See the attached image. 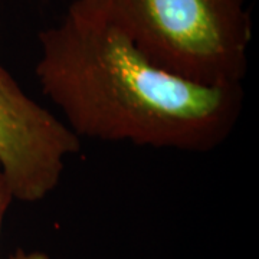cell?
<instances>
[{
    "label": "cell",
    "instance_id": "obj_1",
    "mask_svg": "<svg viewBox=\"0 0 259 259\" xmlns=\"http://www.w3.org/2000/svg\"><path fill=\"white\" fill-rule=\"evenodd\" d=\"M45 97L78 139L210 153L242 117V85H203L151 62L91 0H74L39 33Z\"/></svg>",
    "mask_w": 259,
    "mask_h": 259
},
{
    "label": "cell",
    "instance_id": "obj_2",
    "mask_svg": "<svg viewBox=\"0 0 259 259\" xmlns=\"http://www.w3.org/2000/svg\"><path fill=\"white\" fill-rule=\"evenodd\" d=\"M151 62L203 85H242L252 37L246 0H91Z\"/></svg>",
    "mask_w": 259,
    "mask_h": 259
},
{
    "label": "cell",
    "instance_id": "obj_3",
    "mask_svg": "<svg viewBox=\"0 0 259 259\" xmlns=\"http://www.w3.org/2000/svg\"><path fill=\"white\" fill-rule=\"evenodd\" d=\"M81 140L23 91L0 62V167L13 200L35 203L59 186Z\"/></svg>",
    "mask_w": 259,
    "mask_h": 259
},
{
    "label": "cell",
    "instance_id": "obj_4",
    "mask_svg": "<svg viewBox=\"0 0 259 259\" xmlns=\"http://www.w3.org/2000/svg\"><path fill=\"white\" fill-rule=\"evenodd\" d=\"M12 200H13L12 199V194L9 192V187H8V183H6L3 170L0 167V233H2L3 216H5V212H6V209H8V206H9Z\"/></svg>",
    "mask_w": 259,
    "mask_h": 259
},
{
    "label": "cell",
    "instance_id": "obj_5",
    "mask_svg": "<svg viewBox=\"0 0 259 259\" xmlns=\"http://www.w3.org/2000/svg\"><path fill=\"white\" fill-rule=\"evenodd\" d=\"M9 259H52L47 252L42 250H26V249H16Z\"/></svg>",
    "mask_w": 259,
    "mask_h": 259
}]
</instances>
